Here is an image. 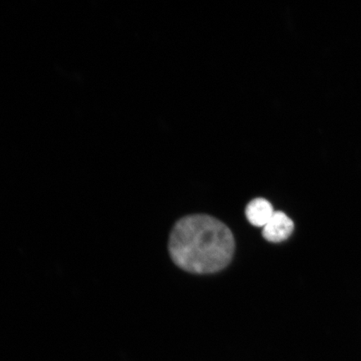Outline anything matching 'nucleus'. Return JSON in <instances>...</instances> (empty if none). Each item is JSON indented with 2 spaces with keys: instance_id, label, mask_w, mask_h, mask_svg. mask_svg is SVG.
<instances>
[{
  "instance_id": "obj_1",
  "label": "nucleus",
  "mask_w": 361,
  "mask_h": 361,
  "mask_svg": "<svg viewBox=\"0 0 361 361\" xmlns=\"http://www.w3.org/2000/svg\"><path fill=\"white\" fill-rule=\"evenodd\" d=\"M171 259L193 274L219 272L229 264L234 252L231 230L207 215L185 216L174 226L169 238Z\"/></svg>"
},
{
  "instance_id": "obj_2",
  "label": "nucleus",
  "mask_w": 361,
  "mask_h": 361,
  "mask_svg": "<svg viewBox=\"0 0 361 361\" xmlns=\"http://www.w3.org/2000/svg\"><path fill=\"white\" fill-rule=\"evenodd\" d=\"M295 228L293 221L282 212H274L272 218L263 229V236L266 240L281 243L290 237Z\"/></svg>"
},
{
  "instance_id": "obj_3",
  "label": "nucleus",
  "mask_w": 361,
  "mask_h": 361,
  "mask_svg": "<svg viewBox=\"0 0 361 361\" xmlns=\"http://www.w3.org/2000/svg\"><path fill=\"white\" fill-rule=\"evenodd\" d=\"M246 216L252 225L255 227H264L274 214L272 204L264 200V198H256L248 203L246 207Z\"/></svg>"
}]
</instances>
